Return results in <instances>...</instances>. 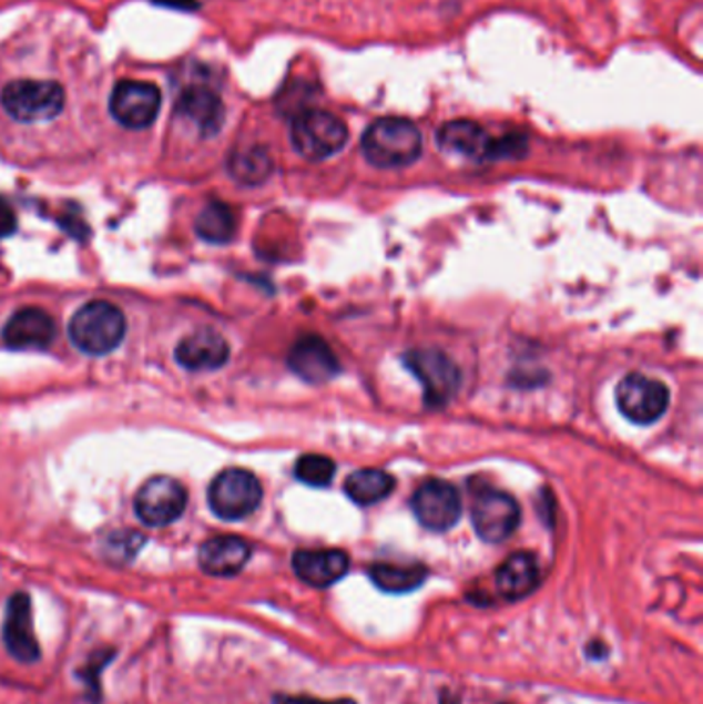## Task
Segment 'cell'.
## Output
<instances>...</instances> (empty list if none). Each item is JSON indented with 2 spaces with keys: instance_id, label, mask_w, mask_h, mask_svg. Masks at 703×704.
Segmentation results:
<instances>
[{
  "instance_id": "obj_16",
  "label": "cell",
  "mask_w": 703,
  "mask_h": 704,
  "mask_svg": "<svg viewBox=\"0 0 703 704\" xmlns=\"http://www.w3.org/2000/svg\"><path fill=\"white\" fill-rule=\"evenodd\" d=\"M57 336L54 319L38 307H26L9 317L2 328V340L16 350H44Z\"/></svg>"
},
{
  "instance_id": "obj_10",
  "label": "cell",
  "mask_w": 703,
  "mask_h": 704,
  "mask_svg": "<svg viewBox=\"0 0 703 704\" xmlns=\"http://www.w3.org/2000/svg\"><path fill=\"white\" fill-rule=\"evenodd\" d=\"M615 396L621 415L635 425L656 422L671 402V394L662 381L640 374L623 377L617 386Z\"/></svg>"
},
{
  "instance_id": "obj_27",
  "label": "cell",
  "mask_w": 703,
  "mask_h": 704,
  "mask_svg": "<svg viewBox=\"0 0 703 704\" xmlns=\"http://www.w3.org/2000/svg\"><path fill=\"white\" fill-rule=\"evenodd\" d=\"M17 229V216L13 206L9 204V201H4L0 196V237H9L11 233H16Z\"/></svg>"
},
{
  "instance_id": "obj_25",
  "label": "cell",
  "mask_w": 703,
  "mask_h": 704,
  "mask_svg": "<svg viewBox=\"0 0 703 704\" xmlns=\"http://www.w3.org/2000/svg\"><path fill=\"white\" fill-rule=\"evenodd\" d=\"M335 475H337V463L326 456H318V453L302 456L295 463V478L308 487H314V489L328 487Z\"/></svg>"
},
{
  "instance_id": "obj_11",
  "label": "cell",
  "mask_w": 703,
  "mask_h": 704,
  "mask_svg": "<svg viewBox=\"0 0 703 704\" xmlns=\"http://www.w3.org/2000/svg\"><path fill=\"white\" fill-rule=\"evenodd\" d=\"M472 526L479 538L491 544L508 540L520 523V507L508 492L485 489L472 501Z\"/></svg>"
},
{
  "instance_id": "obj_12",
  "label": "cell",
  "mask_w": 703,
  "mask_h": 704,
  "mask_svg": "<svg viewBox=\"0 0 703 704\" xmlns=\"http://www.w3.org/2000/svg\"><path fill=\"white\" fill-rule=\"evenodd\" d=\"M410 507L417 521L431 532L452 530L462 513L460 494L446 480L424 482L419 489L415 490Z\"/></svg>"
},
{
  "instance_id": "obj_14",
  "label": "cell",
  "mask_w": 703,
  "mask_h": 704,
  "mask_svg": "<svg viewBox=\"0 0 703 704\" xmlns=\"http://www.w3.org/2000/svg\"><path fill=\"white\" fill-rule=\"evenodd\" d=\"M287 363L289 369L309 386H323L326 381L335 379L340 371L335 353L318 336L299 338L292 346Z\"/></svg>"
},
{
  "instance_id": "obj_29",
  "label": "cell",
  "mask_w": 703,
  "mask_h": 704,
  "mask_svg": "<svg viewBox=\"0 0 703 704\" xmlns=\"http://www.w3.org/2000/svg\"><path fill=\"white\" fill-rule=\"evenodd\" d=\"M275 704H357L343 698V701H320V698H312V696H277Z\"/></svg>"
},
{
  "instance_id": "obj_19",
  "label": "cell",
  "mask_w": 703,
  "mask_h": 704,
  "mask_svg": "<svg viewBox=\"0 0 703 704\" xmlns=\"http://www.w3.org/2000/svg\"><path fill=\"white\" fill-rule=\"evenodd\" d=\"M252 548L237 535H217L206 540L198 550V564L206 575H237L249 561Z\"/></svg>"
},
{
  "instance_id": "obj_23",
  "label": "cell",
  "mask_w": 703,
  "mask_h": 704,
  "mask_svg": "<svg viewBox=\"0 0 703 704\" xmlns=\"http://www.w3.org/2000/svg\"><path fill=\"white\" fill-rule=\"evenodd\" d=\"M369 577L378 590L386 593H409L424 585L427 569L424 564H388L378 562L369 569Z\"/></svg>"
},
{
  "instance_id": "obj_9",
  "label": "cell",
  "mask_w": 703,
  "mask_h": 704,
  "mask_svg": "<svg viewBox=\"0 0 703 704\" xmlns=\"http://www.w3.org/2000/svg\"><path fill=\"white\" fill-rule=\"evenodd\" d=\"M189 503L186 489L170 476H153L134 497V511L151 528H165L182 518Z\"/></svg>"
},
{
  "instance_id": "obj_8",
  "label": "cell",
  "mask_w": 703,
  "mask_h": 704,
  "mask_svg": "<svg viewBox=\"0 0 703 704\" xmlns=\"http://www.w3.org/2000/svg\"><path fill=\"white\" fill-rule=\"evenodd\" d=\"M110 114L120 126L145 130L162 112V91L147 81H118L110 93Z\"/></svg>"
},
{
  "instance_id": "obj_15",
  "label": "cell",
  "mask_w": 703,
  "mask_h": 704,
  "mask_svg": "<svg viewBox=\"0 0 703 704\" xmlns=\"http://www.w3.org/2000/svg\"><path fill=\"white\" fill-rule=\"evenodd\" d=\"M2 636L7 651L19 662L31 663L40 660V645L33 633L31 600L28 593L19 591L9 600Z\"/></svg>"
},
{
  "instance_id": "obj_18",
  "label": "cell",
  "mask_w": 703,
  "mask_h": 704,
  "mask_svg": "<svg viewBox=\"0 0 703 704\" xmlns=\"http://www.w3.org/2000/svg\"><path fill=\"white\" fill-rule=\"evenodd\" d=\"M295 575L312 588H330L349 571V557L343 550H297Z\"/></svg>"
},
{
  "instance_id": "obj_21",
  "label": "cell",
  "mask_w": 703,
  "mask_h": 704,
  "mask_svg": "<svg viewBox=\"0 0 703 704\" xmlns=\"http://www.w3.org/2000/svg\"><path fill=\"white\" fill-rule=\"evenodd\" d=\"M395 490V478L378 470V468H366V470H357L345 480V492L357 504L380 503L386 497H390V492Z\"/></svg>"
},
{
  "instance_id": "obj_22",
  "label": "cell",
  "mask_w": 703,
  "mask_h": 704,
  "mask_svg": "<svg viewBox=\"0 0 703 704\" xmlns=\"http://www.w3.org/2000/svg\"><path fill=\"white\" fill-rule=\"evenodd\" d=\"M273 167L275 165H273V159L268 155V151L258 144L235 151L227 161V170L232 173V177L244 186L263 184L271 177Z\"/></svg>"
},
{
  "instance_id": "obj_1",
  "label": "cell",
  "mask_w": 703,
  "mask_h": 704,
  "mask_svg": "<svg viewBox=\"0 0 703 704\" xmlns=\"http://www.w3.org/2000/svg\"><path fill=\"white\" fill-rule=\"evenodd\" d=\"M361 153L378 170L409 167L424 153V136L407 118L386 115L367 126L361 136Z\"/></svg>"
},
{
  "instance_id": "obj_4",
  "label": "cell",
  "mask_w": 703,
  "mask_h": 704,
  "mask_svg": "<svg viewBox=\"0 0 703 704\" xmlns=\"http://www.w3.org/2000/svg\"><path fill=\"white\" fill-rule=\"evenodd\" d=\"M289 124V139L297 155L308 161L335 157L349 143L347 124L338 115L316 105L292 115Z\"/></svg>"
},
{
  "instance_id": "obj_30",
  "label": "cell",
  "mask_w": 703,
  "mask_h": 704,
  "mask_svg": "<svg viewBox=\"0 0 703 704\" xmlns=\"http://www.w3.org/2000/svg\"><path fill=\"white\" fill-rule=\"evenodd\" d=\"M441 704H458V703H456V698H452V703H448V694H444V696H441Z\"/></svg>"
},
{
  "instance_id": "obj_28",
  "label": "cell",
  "mask_w": 703,
  "mask_h": 704,
  "mask_svg": "<svg viewBox=\"0 0 703 704\" xmlns=\"http://www.w3.org/2000/svg\"><path fill=\"white\" fill-rule=\"evenodd\" d=\"M151 2L157 7H163V9L182 11V13H196L201 9L198 0H151Z\"/></svg>"
},
{
  "instance_id": "obj_26",
  "label": "cell",
  "mask_w": 703,
  "mask_h": 704,
  "mask_svg": "<svg viewBox=\"0 0 703 704\" xmlns=\"http://www.w3.org/2000/svg\"><path fill=\"white\" fill-rule=\"evenodd\" d=\"M145 544V538L139 532H114L103 544V554L114 562H129Z\"/></svg>"
},
{
  "instance_id": "obj_6",
  "label": "cell",
  "mask_w": 703,
  "mask_h": 704,
  "mask_svg": "<svg viewBox=\"0 0 703 704\" xmlns=\"http://www.w3.org/2000/svg\"><path fill=\"white\" fill-rule=\"evenodd\" d=\"M261 501L263 484L256 476L242 468L223 470L208 487V507L225 521L248 518L258 509Z\"/></svg>"
},
{
  "instance_id": "obj_13",
  "label": "cell",
  "mask_w": 703,
  "mask_h": 704,
  "mask_svg": "<svg viewBox=\"0 0 703 704\" xmlns=\"http://www.w3.org/2000/svg\"><path fill=\"white\" fill-rule=\"evenodd\" d=\"M176 114L192 122L201 136H215L225 122V103L211 83H192L177 95Z\"/></svg>"
},
{
  "instance_id": "obj_2",
  "label": "cell",
  "mask_w": 703,
  "mask_h": 704,
  "mask_svg": "<svg viewBox=\"0 0 703 704\" xmlns=\"http://www.w3.org/2000/svg\"><path fill=\"white\" fill-rule=\"evenodd\" d=\"M436 143L444 153L470 161H498V159H520L527 155L528 139L524 134L510 132L503 136H491L487 130L472 120H450L436 132Z\"/></svg>"
},
{
  "instance_id": "obj_24",
  "label": "cell",
  "mask_w": 703,
  "mask_h": 704,
  "mask_svg": "<svg viewBox=\"0 0 703 704\" xmlns=\"http://www.w3.org/2000/svg\"><path fill=\"white\" fill-rule=\"evenodd\" d=\"M196 235L208 244H230L234 239L237 221L234 211L223 202H211L196 216Z\"/></svg>"
},
{
  "instance_id": "obj_7",
  "label": "cell",
  "mask_w": 703,
  "mask_h": 704,
  "mask_svg": "<svg viewBox=\"0 0 703 704\" xmlns=\"http://www.w3.org/2000/svg\"><path fill=\"white\" fill-rule=\"evenodd\" d=\"M405 367L424 386V398L429 406L450 402L460 388V371L455 360L436 348H417L405 355Z\"/></svg>"
},
{
  "instance_id": "obj_17",
  "label": "cell",
  "mask_w": 703,
  "mask_h": 704,
  "mask_svg": "<svg viewBox=\"0 0 703 704\" xmlns=\"http://www.w3.org/2000/svg\"><path fill=\"white\" fill-rule=\"evenodd\" d=\"M176 360L189 371H215L230 360V345L220 331L201 328L180 340Z\"/></svg>"
},
{
  "instance_id": "obj_3",
  "label": "cell",
  "mask_w": 703,
  "mask_h": 704,
  "mask_svg": "<svg viewBox=\"0 0 703 704\" xmlns=\"http://www.w3.org/2000/svg\"><path fill=\"white\" fill-rule=\"evenodd\" d=\"M64 105L67 91L59 81L16 79L0 91V108L21 124L50 122L62 114Z\"/></svg>"
},
{
  "instance_id": "obj_20",
  "label": "cell",
  "mask_w": 703,
  "mask_h": 704,
  "mask_svg": "<svg viewBox=\"0 0 703 704\" xmlns=\"http://www.w3.org/2000/svg\"><path fill=\"white\" fill-rule=\"evenodd\" d=\"M541 571L534 554L516 552L501 564L496 573L498 591L506 600H522L539 588Z\"/></svg>"
},
{
  "instance_id": "obj_5",
  "label": "cell",
  "mask_w": 703,
  "mask_h": 704,
  "mask_svg": "<svg viewBox=\"0 0 703 704\" xmlns=\"http://www.w3.org/2000/svg\"><path fill=\"white\" fill-rule=\"evenodd\" d=\"M126 334V319L116 305L108 302H91L83 305L69 326V336L73 345L93 355H110L120 346Z\"/></svg>"
}]
</instances>
